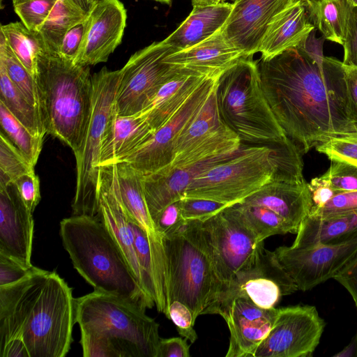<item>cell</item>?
Wrapping results in <instances>:
<instances>
[{"mask_svg": "<svg viewBox=\"0 0 357 357\" xmlns=\"http://www.w3.org/2000/svg\"><path fill=\"white\" fill-rule=\"evenodd\" d=\"M34 172V167L9 139L0 133V186H6L21 176Z\"/></svg>", "mask_w": 357, "mask_h": 357, "instance_id": "obj_37", "label": "cell"}, {"mask_svg": "<svg viewBox=\"0 0 357 357\" xmlns=\"http://www.w3.org/2000/svg\"><path fill=\"white\" fill-rule=\"evenodd\" d=\"M185 221L182 215L179 200L164 208L153 220L155 229L162 238L178 230Z\"/></svg>", "mask_w": 357, "mask_h": 357, "instance_id": "obj_46", "label": "cell"}, {"mask_svg": "<svg viewBox=\"0 0 357 357\" xmlns=\"http://www.w3.org/2000/svg\"><path fill=\"white\" fill-rule=\"evenodd\" d=\"M316 149L331 161L347 162L357 167V129L333 137L317 146Z\"/></svg>", "mask_w": 357, "mask_h": 357, "instance_id": "obj_39", "label": "cell"}, {"mask_svg": "<svg viewBox=\"0 0 357 357\" xmlns=\"http://www.w3.org/2000/svg\"><path fill=\"white\" fill-rule=\"evenodd\" d=\"M57 0H26L14 5V10L30 31H38Z\"/></svg>", "mask_w": 357, "mask_h": 357, "instance_id": "obj_40", "label": "cell"}, {"mask_svg": "<svg viewBox=\"0 0 357 357\" xmlns=\"http://www.w3.org/2000/svg\"><path fill=\"white\" fill-rule=\"evenodd\" d=\"M232 205L250 226L259 242L274 235L295 234L289 224L267 207L242 202Z\"/></svg>", "mask_w": 357, "mask_h": 357, "instance_id": "obj_34", "label": "cell"}, {"mask_svg": "<svg viewBox=\"0 0 357 357\" xmlns=\"http://www.w3.org/2000/svg\"><path fill=\"white\" fill-rule=\"evenodd\" d=\"M271 144H242L231 158L197 176L183 197L215 201L228 206L243 200L271 181L277 169Z\"/></svg>", "mask_w": 357, "mask_h": 357, "instance_id": "obj_8", "label": "cell"}, {"mask_svg": "<svg viewBox=\"0 0 357 357\" xmlns=\"http://www.w3.org/2000/svg\"><path fill=\"white\" fill-rule=\"evenodd\" d=\"M332 162L328 170L320 177L340 192L357 190V167L343 162Z\"/></svg>", "mask_w": 357, "mask_h": 357, "instance_id": "obj_41", "label": "cell"}, {"mask_svg": "<svg viewBox=\"0 0 357 357\" xmlns=\"http://www.w3.org/2000/svg\"><path fill=\"white\" fill-rule=\"evenodd\" d=\"M60 236L74 268L94 290L116 295L145 310L155 305L99 215L63 219Z\"/></svg>", "mask_w": 357, "mask_h": 357, "instance_id": "obj_4", "label": "cell"}, {"mask_svg": "<svg viewBox=\"0 0 357 357\" xmlns=\"http://www.w3.org/2000/svg\"><path fill=\"white\" fill-rule=\"evenodd\" d=\"M357 234V211L321 218L308 215L300 225L293 248H307L347 240Z\"/></svg>", "mask_w": 357, "mask_h": 357, "instance_id": "obj_29", "label": "cell"}, {"mask_svg": "<svg viewBox=\"0 0 357 357\" xmlns=\"http://www.w3.org/2000/svg\"><path fill=\"white\" fill-rule=\"evenodd\" d=\"M180 207L185 220L204 222L218 213L228 205L208 199L199 198H182L179 199Z\"/></svg>", "mask_w": 357, "mask_h": 357, "instance_id": "obj_43", "label": "cell"}, {"mask_svg": "<svg viewBox=\"0 0 357 357\" xmlns=\"http://www.w3.org/2000/svg\"><path fill=\"white\" fill-rule=\"evenodd\" d=\"M129 222L135 237V246L142 275V287L155 303V269L150 241L146 233L138 225L130 220Z\"/></svg>", "mask_w": 357, "mask_h": 357, "instance_id": "obj_38", "label": "cell"}, {"mask_svg": "<svg viewBox=\"0 0 357 357\" xmlns=\"http://www.w3.org/2000/svg\"><path fill=\"white\" fill-rule=\"evenodd\" d=\"M230 1H231L232 3H236V2H237V1H238L240 0H230Z\"/></svg>", "mask_w": 357, "mask_h": 357, "instance_id": "obj_60", "label": "cell"}, {"mask_svg": "<svg viewBox=\"0 0 357 357\" xmlns=\"http://www.w3.org/2000/svg\"><path fill=\"white\" fill-rule=\"evenodd\" d=\"M192 6L185 20L164 39L174 52L188 49L212 36L224 26L233 9V3L226 1L192 3Z\"/></svg>", "mask_w": 357, "mask_h": 357, "instance_id": "obj_27", "label": "cell"}, {"mask_svg": "<svg viewBox=\"0 0 357 357\" xmlns=\"http://www.w3.org/2000/svg\"><path fill=\"white\" fill-rule=\"evenodd\" d=\"M215 96L221 117L242 144L268 145L287 137L265 96L252 56L238 60L219 76Z\"/></svg>", "mask_w": 357, "mask_h": 357, "instance_id": "obj_7", "label": "cell"}, {"mask_svg": "<svg viewBox=\"0 0 357 357\" xmlns=\"http://www.w3.org/2000/svg\"><path fill=\"white\" fill-rule=\"evenodd\" d=\"M334 279L349 291L357 308V256Z\"/></svg>", "mask_w": 357, "mask_h": 357, "instance_id": "obj_52", "label": "cell"}, {"mask_svg": "<svg viewBox=\"0 0 357 357\" xmlns=\"http://www.w3.org/2000/svg\"><path fill=\"white\" fill-rule=\"evenodd\" d=\"M308 18L325 40L342 45L351 7L347 0H303Z\"/></svg>", "mask_w": 357, "mask_h": 357, "instance_id": "obj_30", "label": "cell"}, {"mask_svg": "<svg viewBox=\"0 0 357 357\" xmlns=\"http://www.w3.org/2000/svg\"><path fill=\"white\" fill-rule=\"evenodd\" d=\"M121 70L103 67L93 75V98L90 120L76 160V188L72 204L73 215H99L101 140L110 117L114 112L115 100Z\"/></svg>", "mask_w": 357, "mask_h": 357, "instance_id": "obj_9", "label": "cell"}, {"mask_svg": "<svg viewBox=\"0 0 357 357\" xmlns=\"http://www.w3.org/2000/svg\"><path fill=\"white\" fill-rule=\"evenodd\" d=\"M75 323L72 289L55 271L0 287V357H64Z\"/></svg>", "mask_w": 357, "mask_h": 357, "instance_id": "obj_2", "label": "cell"}, {"mask_svg": "<svg viewBox=\"0 0 357 357\" xmlns=\"http://www.w3.org/2000/svg\"><path fill=\"white\" fill-rule=\"evenodd\" d=\"M74 3L81 10L86 13H89L93 6L91 5L89 0H68Z\"/></svg>", "mask_w": 357, "mask_h": 357, "instance_id": "obj_54", "label": "cell"}, {"mask_svg": "<svg viewBox=\"0 0 357 357\" xmlns=\"http://www.w3.org/2000/svg\"><path fill=\"white\" fill-rule=\"evenodd\" d=\"M268 208L282 217L297 233L309 215L312 201L308 183H292L271 180L241 201Z\"/></svg>", "mask_w": 357, "mask_h": 357, "instance_id": "obj_25", "label": "cell"}, {"mask_svg": "<svg viewBox=\"0 0 357 357\" xmlns=\"http://www.w3.org/2000/svg\"><path fill=\"white\" fill-rule=\"evenodd\" d=\"M173 49L164 40L137 51L121 69L114 111L119 116L141 113L178 68L165 61Z\"/></svg>", "mask_w": 357, "mask_h": 357, "instance_id": "obj_10", "label": "cell"}, {"mask_svg": "<svg viewBox=\"0 0 357 357\" xmlns=\"http://www.w3.org/2000/svg\"><path fill=\"white\" fill-rule=\"evenodd\" d=\"M237 151L214 156L185 167H167L143 174L145 199L153 221L164 208L183 197L187 187L197 176L232 157Z\"/></svg>", "mask_w": 357, "mask_h": 357, "instance_id": "obj_21", "label": "cell"}, {"mask_svg": "<svg viewBox=\"0 0 357 357\" xmlns=\"http://www.w3.org/2000/svg\"><path fill=\"white\" fill-rule=\"evenodd\" d=\"M0 65L27 100L40 110L36 79L15 55L1 31Z\"/></svg>", "mask_w": 357, "mask_h": 357, "instance_id": "obj_36", "label": "cell"}, {"mask_svg": "<svg viewBox=\"0 0 357 357\" xmlns=\"http://www.w3.org/2000/svg\"><path fill=\"white\" fill-rule=\"evenodd\" d=\"M274 252L298 290L305 291L334 279L357 256V234L336 243L307 248L280 246Z\"/></svg>", "mask_w": 357, "mask_h": 357, "instance_id": "obj_15", "label": "cell"}, {"mask_svg": "<svg viewBox=\"0 0 357 357\" xmlns=\"http://www.w3.org/2000/svg\"><path fill=\"white\" fill-rule=\"evenodd\" d=\"M219 2L218 0H192V3H197L201 4H208Z\"/></svg>", "mask_w": 357, "mask_h": 357, "instance_id": "obj_55", "label": "cell"}, {"mask_svg": "<svg viewBox=\"0 0 357 357\" xmlns=\"http://www.w3.org/2000/svg\"><path fill=\"white\" fill-rule=\"evenodd\" d=\"M241 145L239 137L219 113L215 89L178 138L173 161L168 167H185L214 156L233 153Z\"/></svg>", "mask_w": 357, "mask_h": 357, "instance_id": "obj_13", "label": "cell"}, {"mask_svg": "<svg viewBox=\"0 0 357 357\" xmlns=\"http://www.w3.org/2000/svg\"><path fill=\"white\" fill-rule=\"evenodd\" d=\"M222 29L192 47L169 54L165 61L202 75L220 76L238 60L248 57L225 38Z\"/></svg>", "mask_w": 357, "mask_h": 357, "instance_id": "obj_22", "label": "cell"}, {"mask_svg": "<svg viewBox=\"0 0 357 357\" xmlns=\"http://www.w3.org/2000/svg\"><path fill=\"white\" fill-rule=\"evenodd\" d=\"M176 327L181 337L190 340L191 343L196 341L198 336L194 329L195 319L192 310L184 303L179 301H172L169 306V317Z\"/></svg>", "mask_w": 357, "mask_h": 357, "instance_id": "obj_44", "label": "cell"}, {"mask_svg": "<svg viewBox=\"0 0 357 357\" xmlns=\"http://www.w3.org/2000/svg\"><path fill=\"white\" fill-rule=\"evenodd\" d=\"M87 15L64 36L56 54L61 58L75 63L84 42L88 24Z\"/></svg>", "mask_w": 357, "mask_h": 357, "instance_id": "obj_45", "label": "cell"}, {"mask_svg": "<svg viewBox=\"0 0 357 357\" xmlns=\"http://www.w3.org/2000/svg\"><path fill=\"white\" fill-rule=\"evenodd\" d=\"M35 79L40 112L47 134L81 149L91 114L93 75L89 66L41 52Z\"/></svg>", "mask_w": 357, "mask_h": 357, "instance_id": "obj_5", "label": "cell"}, {"mask_svg": "<svg viewBox=\"0 0 357 357\" xmlns=\"http://www.w3.org/2000/svg\"><path fill=\"white\" fill-rule=\"evenodd\" d=\"M278 308L265 309L242 296L232 299L219 312L230 333L225 357H254L259 344L271 331Z\"/></svg>", "mask_w": 357, "mask_h": 357, "instance_id": "obj_17", "label": "cell"}, {"mask_svg": "<svg viewBox=\"0 0 357 357\" xmlns=\"http://www.w3.org/2000/svg\"><path fill=\"white\" fill-rule=\"evenodd\" d=\"M84 357H157L159 324L146 310L94 290L75 298Z\"/></svg>", "mask_w": 357, "mask_h": 357, "instance_id": "obj_3", "label": "cell"}, {"mask_svg": "<svg viewBox=\"0 0 357 357\" xmlns=\"http://www.w3.org/2000/svg\"><path fill=\"white\" fill-rule=\"evenodd\" d=\"M190 345L186 338H160L157 357H190Z\"/></svg>", "mask_w": 357, "mask_h": 357, "instance_id": "obj_50", "label": "cell"}, {"mask_svg": "<svg viewBox=\"0 0 357 357\" xmlns=\"http://www.w3.org/2000/svg\"><path fill=\"white\" fill-rule=\"evenodd\" d=\"M18 192L27 207L33 213L40 200V181L35 172L25 174L15 182Z\"/></svg>", "mask_w": 357, "mask_h": 357, "instance_id": "obj_47", "label": "cell"}, {"mask_svg": "<svg viewBox=\"0 0 357 357\" xmlns=\"http://www.w3.org/2000/svg\"><path fill=\"white\" fill-rule=\"evenodd\" d=\"M0 1H1V7L2 8H3V6H2V1H3V0H0Z\"/></svg>", "mask_w": 357, "mask_h": 357, "instance_id": "obj_61", "label": "cell"}, {"mask_svg": "<svg viewBox=\"0 0 357 357\" xmlns=\"http://www.w3.org/2000/svg\"><path fill=\"white\" fill-rule=\"evenodd\" d=\"M292 0H240L222 29L225 38L247 56L258 52L273 18Z\"/></svg>", "mask_w": 357, "mask_h": 357, "instance_id": "obj_20", "label": "cell"}, {"mask_svg": "<svg viewBox=\"0 0 357 357\" xmlns=\"http://www.w3.org/2000/svg\"><path fill=\"white\" fill-rule=\"evenodd\" d=\"M357 211V190L340 192L320 207L312 208L310 215L328 218Z\"/></svg>", "mask_w": 357, "mask_h": 357, "instance_id": "obj_42", "label": "cell"}, {"mask_svg": "<svg viewBox=\"0 0 357 357\" xmlns=\"http://www.w3.org/2000/svg\"><path fill=\"white\" fill-rule=\"evenodd\" d=\"M85 13L68 0H57L38 31L46 52L57 54L66 33L84 20Z\"/></svg>", "mask_w": 357, "mask_h": 357, "instance_id": "obj_31", "label": "cell"}, {"mask_svg": "<svg viewBox=\"0 0 357 357\" xmlns=\"http://www.w3.org/2000/svg\"></svg>", "mask_w": 357, "mask_h": 357, "instance_id": "obj_64", "label": "cell"}, {"mask_svg": "<svg viewBox=\"0 0 357 357\" xmlns=\"http://www.w3.org/2000/svg\"><path fill=\"white\" fill-rule=\"evenodd\" d=\"M210 243L220 285L218 303L227 292L236 275L251 260L257 244V235L233 205L202 222Z\"/></svg>", "mask_w": 357, "mask_h": 357, "instance_id": "obj_11", "label": "cell"}, {"mask_svg": "<svg viewBox=\"0 0 357 357\" xmlns=\"http://www.w3.org/2000/svg\"><path fill=\"white\" fill-rule=\"evenodd\" d=\"M315 29L303 0H292L271 21L258 49L261 59H271L290 48L303 46Z\"/></svg>", "mask_w": 357, "mask_h": 357, "instance_id": "obj_24", "label": "cell"}, {"mask_svg": "<svg viewBox=\"0 0 357 357\" xmlns=\"http://www.w3.org/2000/svg\"><path fill=\"white\" fill-rule=\"evenodd\" d=\"M106 167L114 194L127 218L146 233L151 243L163 244V238L158 233L146 205L143 174L126 162Z\"/></svg>", "mask_w": 357, "mask_h": 357, "instance_id": "obj_23", "label": "cell"}, {"mask_svg": "<svg viewBox=\"0 0 357 357\" xmlns=\"http://www.w3.org/2000/svg\"><path fill=\"white\" fill-rule=\"evenodd\" d=\"M157 2H160L161 3H165L167 5H171L172 0H153Z\"/></svg>", "mask_w": 357, "mask_h": 357, "instance_id": "obj_57", "label": "cell"}, {"mask_svg": "<svg viewBox=\"0 0 357 357\" xmlns=\"http://www.w3.org/2000/svg\"><path fill=\"white\" fill-rule=\"evenodd\" d=\"M168 273V299L179 301L196 319L208 314L220 294V285L208 236L199 220H186L163 237Z\"/></svg>", "mask_w": 357, "mask_h": 357, "instance_id": "obj_6", "label": "cell"}, {"mask_svg": "<svg viewBox=\"0 0 357 357\" xmlns=\"http://www.w3.org/2000/svg\"><path fill=\"white\" fill-rule=\"evenodd\" d=\"M208 76L178 68L159 90L151 104L139 114L154 130L166 123Z\"/></svg>", "mask_w": 357, "mask_h": 357, "instance_id": "obj_28", "label": "cell"}, {"mask_svg": "<svg viewBox=\"0 0 357 357\" xmlns=\"http://www.w3.org/2000/svg\"><path fill=\"white\" fill-rule=\"evenodd\" d=\"M1 131L33 167L39 158L44 138L34 135L0 101Z\"/></svg>", "mask_w": 357, "mask_h": 357, "instance_id": "obj_35", "label": "cell"}, {"mask_svg": "<svg viewBox=\"0 0 357 357\" xmlns=\"http://www.w3.org/2000/svg\"><path fill=\"white\" fill-rule=\"evenodd\" d=\"M261 86L286 136L307 153L357 129L349 105L344 66L302 47L257 61Z\"/></svg>", "mask_w": 357, "mask_h": 357, "instance_id": "obj_1", "label": "cell"}, {"mask_svg": "<svg viewBox=\"0 0 357 357\" xmlns=\"http://www.w3.org/2000/svg\"><path fill=\"white\" fill-rule=\"evenodd\" d=\"M154 132L142 115L119 116L114 111L101 140L100 168L121 160L149 141Z\"/></svg>", "mask_w": 357, "mask_h": 357, "instance_id": "obj_26", "label": "cell"}, {"mask_svg": "<svg viewBox=\"0 0 357 357\" xmlns=\"http://www.w3.org/2000/svg\"><path fill=\"white\" fill-rule=\"evenodd\" d=\"M298 290L296 284L278 260L275 252L257 244L250 262L236 275L227 292L211 309L218 314L232 299L238 296L250 300L257 306L275 307L280 298Z\"/></svg>", "mask_w": 357, "mask_h": 357, "instance_id": "obj_12", "label": "cell"}, {"mask_svg": "<svg viewBox=\"0 0 357 357\" xmlns=\"http://www.w3.org/2000/svg\"><path fill=\"white\" fill-rule=\"evenodd\" d=\"M326 323L313 305L278 308L274 324L254 357H309L319 344Z\"/></svg>", "mask_w": 357, "mask_h": 357, "instance_id": "obj_14", "label": "cell"}, {"mask_svg": "<svg viewBox=\"0 0 357 357\" xmlns=\"http://www.w3.org/2000/svg\"><path fill=\"white\" fill-rule=\"evenodd\" d=\"M0 101L34 135L44 138L47 133L40 110L32 105L13 84L1 65H0Z\"/></svg>", "mask_w": 357, "mask_h": 357, "instance_id": "obj_32", "label": "cell"}, {"mask_svg": "<svg viewBox=\"0 0 357 357\" xmlns=\"http://www.w3.org/2000/svg\"><path fill=\"white\" fill-rule=\"evenodd\" d=\"M24 1L26 0H12L13 6Z\"/></svg>", "mask_w": 357, "mask_h": 357, "instance_id": "obj_58", "label": "cell"}, {"mask_svg": "<svg viewBox=\"0 0 357 357\" xmlns=\"http://www.w3.org/2000/svg\"><path fill=\"white\" fill-rule=\"evenodd\" d=\"M308 185L312 201V208L323 206L334 195L340 192L329 186L320 176L313 178Z\"/></svg>", "mask_w": 357, "mask_h": 357, "instance_id": "obj_51", "label": "cell"}, {"mask_svg": "<svg viewBox=\"0 0 357 357\" xmlns=\"http://www.w3.org/2000/svg\"><path fill=\"white\" fill-rule=\"evenodd\" d=\"M349 105L352 117L357 123V68L344 65Z\"/></svg>", "mask_w": 357, "mask_h": 357, "instance_id": "obj_53", "label": "cell"}, {"mask_svg": "<svg viewBox=\"0 0 357 357\" xmlns=\"http://www.w3.org/2000/svg\"><path fill=\"white\" fill-rule=\"evenodd\" d=\"M220 1H225V0H220Z\"/></svg>", "mask_w": 357, "mask_h": 357, "instance_id": "obj_62", "label": "cell"}, {"mask_svg": "<svg viewBox=\"0 0 357 357\" xmlns=\"http://www.w3.org/2000/svg\"><path fill=\"white\" fill-rule=\"evenodd\" d=\"M348 4L352 8H357V0H347Z\"/></svg>", "mask_w": 357, "mask_h": 357, "instance_id": "obj_56", "label": "cell"}, {"mask_svg": "<svg viewBox=\"0 0 357 357\" xmlns=\"http://www.w3.org/2000/svg\"><path fill=\"white\" fill-rule=\"evenodd\" d=\"M0 31L17 58L35 77L38 56L45 51L38 33L30 31L22 22L1 24Z\"/></svg>", "mask_w": 357, "mask_h": 357, "instance_id": "obj_33", "label": "cell"}, {"mask_svg": "<svg viewBox=\"0 0 357 357\" xmlns=\"http://www.w3.org/2000/svg\"><path fill=\"white\" fill-rule=\"evenodd\" d=\"M39 268L32 266L26 268L0 254V287L17 282L38 270Z\"/></svg>", "mask_w": 357, "mask_h": 357, "instance_id": "obj_48", "label": "cell"}, {"mask_svg": "<svg viewBox=\"0 0 357 357\" xmlns=\"http://www.w3.org/2000/svg\"><path fill=\"white\" fill-rule=\"evenodd\" d=\"M218 1H219V2H220V0H218Z\"/></svg>", "mask_w": 357, "mask_h": 357, "instance_id": "obj_63", "label": "cell"}, {"mask_svg": "<svg viewBox=\"0 0 357 357\" xmlns=\"http://www.w3.org/2000/svg\"><path fill=\"white\" fill-rule=\"evenodd\" d=\"M33 227V213L15 185L0 186V254L31 267Z\"/></svg>", "mask_w": 357, "mask_h": 357, "instance_id": "obj_19", "label": "cell"}, {"mask_svg": "<svg viewBox=\"0 0 357 357\" xmlns=\"http://www.w3.org/2000/svg\"><path fill=\"white\" fill-rule=\"evenodd\" d=\"M218 77H207L174 115L155 131L149 141L119 162L129 163L143 174L170 165L178 138L215 90Z\"/></svg>", "mask_w": 357, "mask_h": 357, "instance_id": "obj_16", "label": "cell"}, {"mask_svg": "<svg viewBox=\"0 0 357 357\" xmlns=\"http://www.w3.org/2000/svg\"><path fill=\"white\" fill-rule=\"evenodd\" d=\"M92 6H93L97 2L100 1V0H89Z\"/></svg>", "mask_w": 357, "mask_h": 357, "instance_id": "obj_59", "label": "cell"}, {"mask_svg": "<svg viewBox=\"0 0 357 357\" xmlns=\"http://www.w3.org/2000/svg\"><path fill=\"white\" fill-rule=\"evenodd\" d=\"M84 42L75 63L93 66L106 62L121 44L127 11L120 0H100L87 15Z\"/></svg>", "mask_w": 357, "mask_h": 357, "instance_id": "obj_18", "label": "cell"}, {"mask_svg": "<svg viewBox=\"0 0 357 357\" xmlns=\"http://www.w3.org/2000/svg\"><path fill=\"white\" fill-rule=\"evenodd\" d=\"M344 65L357 68V8H351L344 44Z\"/></svg>", "mask_w": 357, "mask_h": 357, "instance_id": "obj_49", "label": "cell"}]
</instances>
